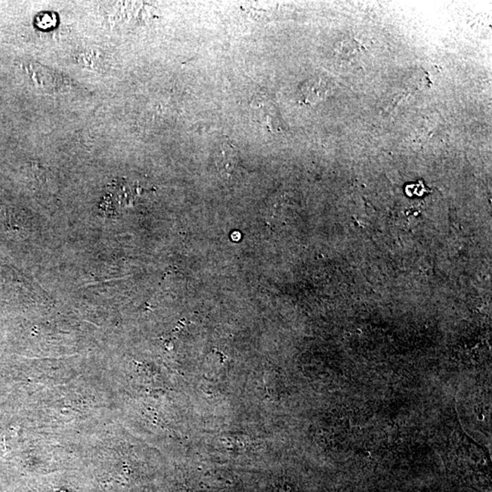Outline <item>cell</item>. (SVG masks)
Listing matches in <instances>:
<instances>
[{
	"label": "cell",
	"mask_w": 492,
	"mask_h": 492,
	"mask_svg": "<svg viewBox=\"0 0 492 492\" xmlns=\"http://www.w3.org/2000/svg\"><path fill=\"white\" fill-rule=\"evenodd\" d=\"M27 72L38 84L46 89H63L64 80L55 72L38 64H30L27 67Z\"/></svg>",
	"instance_id": "obj_1"
},
{
	"label": "cell",
	"mask_w": 492,
	"mask_h": 492,
	"mask_svg": "<svg viewBox=\"0 0 492 492\" xmlns=\"http://www.w3.org/2000/svg\"><path fill=\"white\" fill-rule=\"evenodd\" d=\"M326 83L322 79H313L309 80L304 87V98L306 102H314L320 100L326 94Z\"/></svg>",
	"instance_id": "obj_2"
}]
</instances>
